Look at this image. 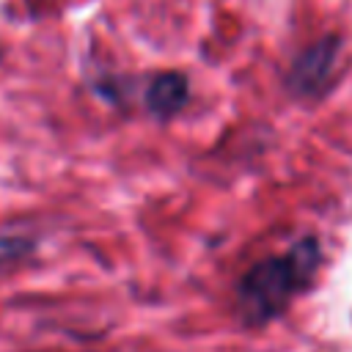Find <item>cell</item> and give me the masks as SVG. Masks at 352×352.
<instances>
[{
    "label": "cell",
    "instance_id": "277c9868",
    "mask_svg": "<svg viewBox=\"0 0 352 352\" xmlns=\"http://www.w3.org/2000/svg\"><path fill=\"white\" fill-rule=\"evenodd\" d=\"M36 253V239L22 234H6L0 231V270L19 267Z\"/></svg>",
    "mask_w": 352,
    "mask_h": 352
},
{
    "label": "cell",
    "instance_id": "3957f363",
    "mask_svg": "<svg viewBox=\"0 0 352 352\" xmlns=\"http://www.w3.org/2000/svg\"><path fill=\"white\" fill-rule=\"evenodd\" d=\"M190 94H192V85H190V77L184 72H176V69L157 72L146 82L143 104H146L151 118L170 121L173 116H179L190 104Z\"/></svg>",
    "mask_w": 352,
    "mask_h": 352
},
{
    "label": "cell",
    "instance_id": "7a4b0ae2",
    "mask_svg": "<svg viewBox=\"0 0 352 352\" xmlns=\"http://www.w3.org/2000/svg\"><path fill=\"white\" fill-rule=\"evenodd\" d=\"M344 47V38L338 33H327L316 41H311L308 47H302L286 72V91L294 99H319L327 94V88L333 85V74H336V63H338V52Z\"/></svg>",
    "mask_w": 352,
    "mask_h": 352
},
{
    "label": "cell",
    "instance_id": "5b68a950",
    "mask_svg": "<svg viewBox=\"0 0 352 352\" xmlns=\"http://www.w3.org/2000/svg\"><path fill=\"white\" fill-rule=\"evenodd\" d=\"M3 60H6V47L0 44V66H3Z\"/></svg>",
    "mask_w": 352,
    "mask_h": 352
},
{
    "label": "cell",
    "instance_id": "6da1fadb",
    "mask_svg": "<svg viewBox=\"0 0 352 352\" xmlns=\"http://www.w3.org/2000/svg\"><path fill=\"white\" fill-rule=\"evenodd\" d=\"M322 264L316 236H300L283 256L250 264L236 280V314L248 327H264L286 314V308L308 292Z\"/></svg>",
    "mask_w": 352,
    "mask_h": 352
}]
</instances>
